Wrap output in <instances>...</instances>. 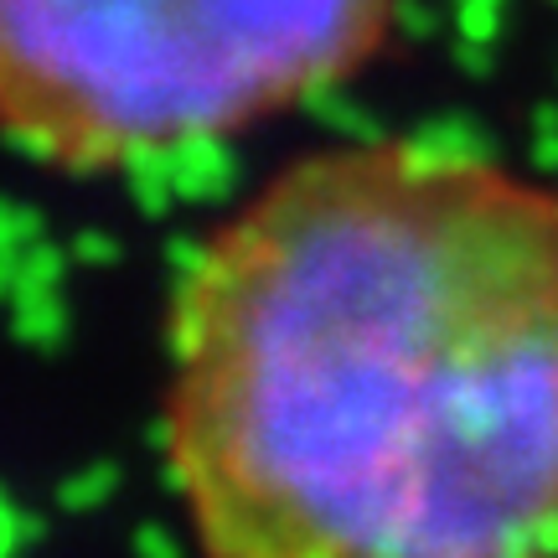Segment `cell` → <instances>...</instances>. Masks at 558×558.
<instances>
[{
  "label": "cell",
  "mask_w": 558,
  "mask_h": 558,
  "mask_svg": "<svg viewBox=\"0 0 558 558\" xmlns=\"http://www.w3.org/2000/svg\"><path fill=\"white\" fill-rule=\"evenodd\" d=\"M166 352L207 558H558V181L439 135L305 150L181 259Z\"/></svg>",
  "instance_id": "1"
},
{
  "label": "cell",
  "mask_w": 558,
  "mask_h": 558,
  "mask_svg": "<svg viewBox=\"0 0 558 558\" xmlns=\"http://www.w3.org/2000/svg\"><path fill=\"white\" fill-rule=\"evenodd\" d=\"M403 0H0V140L68 177L248 135L378 58Z\"/></svg>",
  "instance_id": "2"
},
{
  "label": "cell",
  "mask_w": 558,
  "mask_h": 558,
  "mask_svg": "<svg viewBox=\"0 0 558 558\" xmlns=\"http://www.w3.org/2000/svg\"><path fill=\"white\" fill-rule=\"evenodd\" d=\"M135 558H186V548H181V538H171L166 527L145 522L135 533Z\"/></svg>",
  "instance_id": "3"
},
{
  "label": "cell",
  "mask_w": 558,
  "mask_h": 558,
  "mask_svg": "<svg viewBox=\"0 0 558 558\" xmlns=\"http://www.w3.org/2000/svg\"><path fill=\"white\" fill-rule=\"evenodd\" d=\"M109 492H114V471H99L94 481H78V486H68V497H62V501H68V507H99Z\"/></svg>",
  "instance_id": "4"
},
{
  "label": "cell",
  "mask_w": 558,
  "mask_h": 558,
  "mask_svg": "<svg viewBox=\"0 0 558 558\" xmlns=\"http://www.w3.org/2000/svg\"><path fill=\"white\" fill-rule=\"evenodd\" d=\"M21 543H32V522H21L5 501H0V558H11Z\"/></svg>",
  "instance_id": "5"
}]
</instances>
